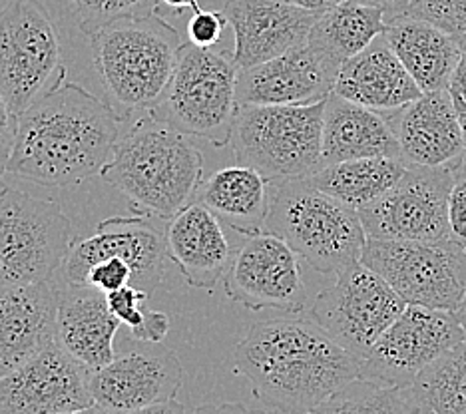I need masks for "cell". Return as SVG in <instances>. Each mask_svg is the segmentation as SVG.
I'll return each mask as SVG.
<instances>
[{"label":"cell","mask_w":466,"mask_h":414,"mask_svg":"<svg viewBox=\"0 0 466 414\" xmlns=\"http://www.w3.org/2000/svg\"><path fill=\"white\" fill-rule=\"evenodd\" d=\"M288 3L305 10H311V13H325V10L341 5L343 0H288Z\"/></svg>","instance_id":"7bdbcfd3"},{"label":"cell","mask_w":466,"mask_h":414,"mask_svg":"<svg viewBox=\"0 0 466 414\" xmlns=\"http://www.w3.org/2000/svg\"><path fill=\"white\" fill-rule=\"evenodd\" d=\"M233 363L275 414L311 412L359 379V360L313 318L256 323L233 350Z\"/></svg>","instance_id":"7a4b0ae2"},{"label":"cell","mask_w":466,"mask_h":414,"mask_svg":"<svg viewBox=\"0 0 466 414\" xmlns=\"http://www.w3.org/2000/svg\"><path fill=\"white\" fill-rule=\"evenodd\" d=\"M407 167L405 162L395 157L347 159L323 166L309 179L327 196L359 211L383 197L405 176Z\"/></svg>","instance_id":"f1b7e54d"},{"label":"cell","mask_w":466,"mask_h":414,"mask_svg":"<svg viewBox=\"0 0 466 414\" xmlns=\"http://www.w3.org/2000/svg\"><path fill=\"white\" fill-rule=\"evenodd\" d=\"M112 313L120 323L130 328L132 341L136 343H162L169 333L172 321L162 311H152L147 307L150 295L137 289L136 285H126L122 289L106 293Z\"/></svg>","instance_id":"1f68e13d"},{"label":"cell","mask_w":466,"mask_h":414,"mask_svg":"<svg viewBox=\"0 0 466 414\" xmlns=\"http://www.w3.org/2000/svg\"><path fill=\"white\" fill-rule=\"evenodd\" d=\"M238 72L228 52L182 45L172 82L152 116L186 136L228 146L239 112Z\"/></svg>","instance_id":"52a82bcc"},{"label":"cell","mask_w":466,"mask_h":414,"mask_svg":"<svg viewBox=\"0 0 466 414\" xmlns=\"http://www.w3.org/2000/svg\"><path fill=\"white\" fill-rule=\"evenodd\" d=\"M224 289L231 301L249 311L299 313L307 299L299 255L268 231L249 236L233 255Z\"/></svg>","instance_id":"5bb4252c"},{"label":"cell","mask_w":466,"mask_h":414,"mask_svg":"<svg viewBox=\"0 0 466 414\" xmlns=\"http://www.w3.org/2000/svg\"><path fill=\"white\" fill-rule=\"evenodd\" d=\"M459 45H461V50H462V55H466V35L459 38Z\"/></svg>","instance_id":"681fc988"},{"label":"cell","mask_w":466,"mask_h":414,"mask_svg":"<svg viewBox=\"0 0 466 414\" xmlns=\"http://www.w3.org/2000/svg\"><path fill=\"white\" fill-rule=\"evenodd\" d=\"M58 279L0 287V379L58 343Z\"/></svg>","instance_id":"ffe728a7"},{"label":"cell","mask_w":466,"mask_h":414,"mask_svg":"<svg viewBox=\"0 0 466 414\" xmlns=\"http://www.w3.org/2000/svg\"><path fill=\"white\" fill-rule=\"evenodd\" d=\"M385 36L399 60L425 92L449 90L462 58L459 40L425 20L399 16L389 20Z\"/></svg>","instance_id":"484cf974"},{"label":"cell","mask_w":466,"mask_h":414,"mask_svg":"<svg viewBox=\"0 0 466 414\" xmlns=\"http://www.w3.org/2000/svg\"><path fill=\"white\" fill-rule=\"evenodd\" d=\"M457 315H459V318H461V323H462V327H464V331H466V295H464V299H462L461 307H459V309H457Z\"/></svg>","instance_id":"7dc6e473"},{"label":"cell","mask_w":466,"mask_h":414,"mask_svg":"<svg viewBox=\"0 0 466 414\" xmlns=\"http://www.w3.org/2000/svg\"><path fill=\"white\" fill-rule=\"evenodd\" d=\"M166 239L154 223L142 216H116L98 223L96 233L74 241L62 265L66 285H84L88 269L106 257H120L132 268V285L154 295L164 279Z\"/></svg>","instance_id":"e0dca14e"},{"label":"cell","mask_w":466,"mask_h":414,"mask_svg":"<svg viewBox=\"0 0 466 414\" xmlns=\"http://www.w3.org/2000/svg\"><path fill=\"white\" fill-rule=\"evenodd\" d=\"M94 68L122 122L152 114L172 82L182 38L154 6L90 32Z\"/></svg>","instance_id":"3957f363"},{"label":"cell","mask_w":466,"mask_h":414,"mask_svg":"<svg viewBox=\"0 0 466 414\" xmlns=\"http://www.w3.org/2000/svg\"><path fill=\"white\" fill-rule=\"evenodd\" d=\"M112 414H187L186 407L182 402L167 400V402H160V405H152L146 409H137V410H128V412H112Z\"/></svg>","instance_id":"60d3db41"},{"label":"cell","mask_w":466,"mask_h":414,"mask_svg":"<svg viewBox=\"0 0 466 414\" xmlns=\"http://www.w3.org/2000/svg\"><path fill=\"white\" fill-rule=\"evenodd\" d=\"M339 66L309 45L238 72L239 106H301L329 98Z\"/></svg>","instance_id":"ac0fdd59"},{"label":"cell","mask_w":466,"mask_h":414,"mask_svg":"<svg viewBox=\"0 0 466 414\" xmlns=\"http://www.w3.org/2000/svg\"><path fill=\"white\" fill-rule=\"evenodd\" d=\"M3 174H5V172H3V169H0V196H3V194H5V191L8 189V184L5 182V177H3Z\"/></svg>","instance_id":"c3c4849f"},{"label":"cell","mask_w":466,"mask_h":414,"mask_svg":"<svg viewBox=\"0 0 466 414\" xmlns=\"http://www.w3.org/2000/svg\"><path fill=\"white\" fill-rule=\"evenodd\" d=\"M269 182L249 166H229L211 174L194 201L206 206L221 223L243 236L266 231L269 211Z\"/></svg>","instance_id":"4316f807"},{"label":"cell","mask_w":466,"mask_h":414,"mask_svg":"<svg viewBox=\"0 0 466 414\" xmlns=\"http://www.w3.org/2000/svg\"><path fill=\"white\" fill-rule=\"evenodd\" d=\"M363 157L400 159L393 126L383 112L365 108L331 92L325 100L323 114L321 167Z\"/></svg>","instance_id":"d4e9b609"},{"label":"cell","mask_w":466,"mask_h":414,"mask_svg":"<svg viewBox=\"0 0 466 414\" xmlns=\"http://www.w3.org/2000/svg\"><path fill=\"white\" fill-rule=\"evenodd\" d=\"M16 124H18V116L10 112L3 94H0V169H3V172H6V164L15 147Z\"/></svg>","instance_id":"74e56055"},{"label":"cell","mask_w":466,"mask_h":414,"mask_svg":"<svg viewBox=\"0 0 466 414\" xmlns=\"http://www.w3.org/2000/svg\"><path fill=\"white\" fill-rule=\"evenodd\" d=\"M164 239L167 257L189 287L214 289L224 279L233 255L221 221L206 206L192 201L169 217Z\"/></svg>","instance_id":"7402d4cb"},{"label":"cell","mask_w":466,"mask_h":414,"mask_svg":"<svg viewBox=\"0 0 466 414\" xmlns=\"http://www.w3.org/2000/svg\"><path fill=\"white\" fill-rule=\"evenodd\" d=\"M357 3L380 8L385 13L387 23H389V20L399 18V16H402V15L407 13L410 0H357Z\"/></svg>","instance_id":"f35d334b"},{"label":"cell","mask_w":466,"mask_h":414,"mask_svg":"<svg viewBox=\"0 0 466 414\" xmlns=\"http://www.w3.org/2000/svg\"><path fill=\"white\" fill-rule=\"evenodd\" d=\"M449 227L452 239L466 246V166L461 169L449 196Z\"/></svg>","instance_id":"8d00e7d4"},{"label":"cell","mask_w":466,"mask_h":414,"mask_svg":"<svg viewBox=\"0 0 466 414\" xmlns=\"http://www.w3.org/2000/svg\"><path fill=\"white\" fill-rule=\"evenodd\" d=\"M361 263L407 305L457 311L466 295V246L457 239L390 241L367 237Z\"/></svg>","instance_id":"30bf717a"},{"label":"cell","mask_w":466,"mask_h":414,"mask_svg":"<svg viewBox=\"0 0 466 414\" xmlns=\"http://www.w3.org/2000/svg\"><path fill=\"white\" fill-rule=\"evenodd\" d=\"M74 241L72 221L56 201L13 187L0 196V287L55 279Z\"/></svg>","instance_id":"ba28073f"},{"label":"cell","mask_w":466,"mask_h":414,"mask_svg":"<svg viewBox=\"0 0 466 414\" xmlns=\"http://www.w3.org/2000/svg\"><path fill=\"white\" fill-rule=\"evenodd\" d=\"M122 118L80 84L62 80L18 116L6 172L50 187H68L100 174Z\"/></svg>","instance_id":"6da1fadb"},{"label":"cell","mask_w":466,"mask_h":414,"mask_svg":"<svg viewBox=\"0 0 466 414\" xmlns=\"http://www.w3.org/2000/svg\"><path fill=\"white\" fill-rule=\"evenodd\" d=\"M221 13L236 36L231 56L238 68L256 66L307 45L321 15L288 0H228Z\"/></svg>","instance_id":"d6986e66"},{"label":"cell","mask_w":466,"mask_h":414,"mask_svg":"<svg viewBox=\"0 0 466 414\" xmlns=\"http://www.w3.org/2000/svg\"><path fill=\"white\" fill-rule=\"evenodd\" d=\"M160 5L172 8L176 15L184 13V10H192V13L201 10L199 0H156V6H160Z\"/></svg>","instance_id":"ee69618b"},{"label":"cell","mask_w":466,"mask_h":414,"mask_svg":"<svg viewBox=\"0 0 466 414\" xmlns=\"http://www.w3.org/2000/svg\"><path fill=\"white\" fill-rule=\"evenodd\" d=\"M419 414H466V338L410 385Z\"/></svg>","instance_id":"f546056e"},{"label":"cell","mask_w":466,"mask_h":414,"mask_svg":"<svg viewBox=\"0 0 466 414\" xmlns=\"http://www.w3.org/2000/svg\"><path fill=\"white\" fill-rule=\"evenodd\" d=\"M144 3L147 0H68L78 26L86 36L114 18L136 15Z\"/></svg>","instance_id":"836d02e7"},{"label":"cell","mask_w":466,"mask_h":414,"mask_svg":"<svg viewBox=\"0 0 466 414\" xmlns=\"http://www.w3.org/2000/svg\"><path fill=\"white\" fill-rule=\"evenodd\" d=\"M325 100L301 106H239L231 134L238 162L271 186L311 177L321 167Z\"/></svg>","instance_id":"8992f818"},{"label":"cell","mask_w":466,"mask_h":414,"mask_svg":"<svg viewBox=\"0 0 466 414\" xmlns=\"http://www.w3.org/2000/svg\"><path fill=\"white\" fill-rule=\"evenodd\" d=\"M184 382V367L162 343H137L110 365L90 373L94 405L108 414L174 400Z\"/></svg>","instance_id":"9a60e30c"},{"label":"cell","mask_w":466,"mask_h":414,"mask_svg":"<svg viewBox=\"0 0 466 414\" xmlns=\"http://www.w3.org/2000/svg\"><path fill=\"white\" fill-rule=\"evenodd\" d=\"M65 414H108L104 409H100L98 405H92L88 409H82V410H74V412H65Z\"/></svg>","instance_id":"bcb514c9"},{"label":"cell","mask_w":466,"mask_h":414,"mask_svg":"<svg viewBox=\"0 0 466 414\" xmlns=\"http://www.w3.org/2000/svg\"><path fill=\"white\" fill-rule=\"evenodd\" d=\"M132 268L128 261L120 257H106L98 263H94L88 269L86 278H84V285L94 287L102 293H110L116 289H122L126 285H132Z\"/></svg>","instance_id":"e575fe53"},{"label":"cell","mask_w":466,"mask_h":414,"mask_svg":"<svg viewBox=\"0 0 466 414\" xmlns=\"http://www.w3.org/2000/svg\"><path fill=\"white\" fill-rule=\"evenodd\" d=\"M309 414H419L410 387L355 379Z\"/></svg>","instance_id":"4dcf8cb0"},{"label":"cell","mask_w":466,"mask_h":414,"mask_svg":"<svg viewBox=\"0 0 466 414\" xmlns=\"http://www.w3.org/2000/svg\"><path fill=\"white\" fill-rule=\"evenodd\" d=\"M66 80L58 30L40 0L0 6V94L15 116Z\"/></svg>","instance_id":"9c48e42d"},{"label":"cell","mask_w":466,"mask_h":414,"mask_svg":"<svg viewBox=\"0 0 466 414\" xmlns=\"http://www.w3.org/2000/svg\"><path fill=\"white\" fill-rule=\"evenodd\" d=\"M266 231L325 275L361 261L367 243L359 211L327 196L309 177L273 186Z\"/></svg>","instance_id":"5b68a950"},{"label":"cell","mask_w":466,"mask_h":414,"mask_svg":"<svg viewBox=\"0 0 466 414\" xmlns=\"http://www.w3.org/2000/svg\"><path fill=\"white\" fill-rule=\"evenodd\" d=\"M402 16L425 20L457 40L466 35V0H410Z\"/></svg>","instance_id":"d6a6232c"},{"label":"cell","mask_w":466,"mask_h":414,"mask_svg":"<svg viewBox=\"0 0 466 414\" xmlns=\"http://www.w3.org/2000/svg\"><path fill=\"white\" fill-rule=\"evenodd\" d=\"M449 90L452 96H457L462 102H466V55H462L457 70H454Z\"/></svg>","instance_id":"b9f144b4"},{"label":"cell","mask_w":466,"mask_h":414,"mask_svg":"<svg viewBox=\"0 0 466 414\" xmlns=\"http://www.w3.org/2000/svg\"><path fill=\"white\" fill-rule=\"evenodd\" d=\"M387 28V16L380 8L343 0L317 16L307 45L341 68L343 62L365 50L375 38L385 35Z\"/></svg>","instance_id":"83f0119b"},{"label":"cell","mask_w":466,"mask_h":414,"mask_svg":"<svg viewBox=\"0 0 466 414\" xmlns=\"http://www.w3.org/2000/svg\"><path fill=\"white\" fill-rule=\"evenodd\" d=\"M464 338L457 311L407 305L359 363V379L410 387L422 370Z\"/></svg>","instance_id":"4fadbf2b"},{"label":"cell","mask_w":466,"mask_h":414,"mask_svg":"<svg viewBox=\"0 0 466 414\" xmlns=\"http://www.w3.org/2000/svg\"><path fill=\"white\" fill-rule=\"evenodd\" d=\"M92 370L60 343L0 379V414H65L94 405Z\"/></svg>","instance_id":"2e32d148"},{"label":"cell","mask_w":466,"mask_h":414,"mask_svg":"<svg viewBox=\"0 0 466 414\" xmlns=\"http://www.w3.org/2000/svg\"><path fill=\"white\" fill-rule=\"evenodd\" d=\"M100 177L134 207L169 219L196 199L204 156L186 134L146 114L120 136Z\"/></svg>","instance_id":"277c9868"},{"label":"cell","mask_w":466,"mask_h":414,"mask_svg":"<svg viewBox=\"0 0 466 414\" xmlns=\"http://www.w3.org/2000/svg\"><path fill=\"white\" fill-rule=\"evenodd\" d=\"M333 92L349 102L383 114L405 108L422 96L419 84L390 48L385 35L343 62Z\"/></svg>","instance_id":"603a6c76"},{"label":"cell","mask_w":466,"mask_h":414,"mask_svg":"<svg viewBox=\"0 0 466 414\" xmlns=\"http://www.w3.org/2000/svg\"><path fill=\"white\" fill-rule=\"evenodd\" d=\"M120 325L106 293L88 285H60L58 343L84 367L98 370L112 363Z\"/></svg>","instance_id":"cb8c5ba5"},{"label":"cell","mask_w":466,"mask_h":414,"mask_svg":"<svg viewBox=\"0 0 466 414\" xmlns=\"http://www.w3.org/2000/svg\"><path fill=\"white\" fill-rule=\"evenodd\" d=\"M466 157L447 167L409 166L383 197L359 209L367 237L390 241L449 239V196Z\"/></svg>","instance_id":"7c38bea8"},{"label":"cell","mask_w":466,"mask_h":414,"mask_svg":"<svg viewBox=\"0 0 466 414\" xmlns=\"http://www.w3.org/2000/svg\"><path fill=\"white\" fill-rule=\"evenodd\" d=\"M452 98H454V106H457L461 132H462V142H464V156H466V102L457 98V96H452Z\"/></svg>","instance_id":"f6af8a7d"},{"label":"cell","mask_w":466,"mask_h":414,"mask_svg":"<svg viewBox=\"0 0 466 414\" xmlns=\"http://www.w3.org/2000/svg\"><path fill=\"white\" fill-rule=\"evenodd\" d=\"M397 134L407 166L447 167L461 164L464 142L451 90L425 92L415 102L385 114Z\"/></svg>","instance_id":"44dd1931"},{"label":"cell","mask_w":466,"mask_h":414,"mask_svg":"<svg viewBox=\"0 0 466 414\" xmlns=\"http://www.w3.org/2000/svg\"><path fill=\"white\" fill-rule=\"evenodd\" d=\"M192 414H266L261 410H251L239 402H224V405H204L198 407Z\"/></svg>","instance_id":"ab89813d"},{"label":"cell","mask_w":466,"mask_h":414,"mask_svg":"<svg viewBox=\"0 0 466 414\" xmlns=\"http://www.w3.org/2000/svg\"><path fill=\"white\" fill-rule=\"evenodd\" d=\"M335 278L331 287L317 295L311 318L361 363L380 335L407 309V303L361 261Z\"/></svg>","instance_id":"8fae6325"},{"label":"cell","mask_w":466,"mask_h":414,"mask_svg":"<svg viewBox=\"0 0 466 414\" xmlns=\"http://www.w3.org/2000/svg\"><path fill=\"white\" fill-rule=\"evenodd\" d=\"M305 414H309V412H305Z\"/></svg>","instance_id":"f907efd6"},{"label":"cell","mask_w":466,"mask_h":414,"mask_svg":"<svg viewBox=\"0 0 466 414\" xmlns=\"http://www.w3.org/2000/svg\"><path fill=\"white\" fill-rule=\"evenodd\" d=\"M228 25V20L221 10H198L192 13L187 23V36L192 45L199 48H214L221 40V32Z\"/></svg>","instance_id":"d590c367"}]
</instances>
